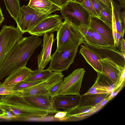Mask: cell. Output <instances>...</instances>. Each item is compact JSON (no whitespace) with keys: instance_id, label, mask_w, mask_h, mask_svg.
I'll list each match as a JSON object with an SVG mask.
<instances>
[{"instance_id":"7dc6e473","label":"cell","mask_w":125,"mask_h":125,"mask_svg":"<svg viewBox=\"0 0 125 125\" xmlns=\"http://www.w3.org/2000/svg\"><path fill=\"white\" fill-rule=\"evenodd\" d=\"M117 0L118 1V0Z\"/></svg>"},{"instance_id":"b9f144b4","label":"cell","mask_w":125,"mask_h":125,"mask_svg":"<svg viewBox=\"0 0 125 125\" xmlns=\"http://www.w3.org/2000/svg\"><path fill=\"white\" fill-rule=\"evenodd\" d=\"M4 20V17L0 7V25H1Z\"/></svg>"},{"instance_id":"ffe728a7","label":"cell","mask_w":125,"mask_h":125,"mask_svg":"<svg viewBox=\"0 0 125 125\" xmlns=\"http://www.w3.org/2000/svg\"><path fill=\"white\" fill-rule=\"evenodd\" d=\"M111 93L80 95L78 105L94 107L108 97Z\"/></svg>"},{"instance_id":"74e56055","label":"cell","mask_w":125,"mask_h":125,"mask_svg":"<svg viewBox=\"0 0 125 125\" xmlns=\"http://www.w3.org/2000/svg\"><path fill=\"white\" fill-rule=\"evenodd\" d=\"M104 7L112 8L111 2L114 0H99Z\"/></svg>"},{"instance_id":"f6af8a7d","label":"cell","mask_w":125,"mask_h":125,"mask_svg":"<svg viewBox=\"0 0 125 125\" xmlns=\"http://www.w3.org/2000/svg\"><path fill=\"white\" fill-rule=\"evenodd\" d=\"M2 83H1V82L0 81V87L1 86V85H2Z\"/></svg>"},{"instance_id":"e575fe53","label":"cell","mask_w":125,"mask_h":125,"mask_svg":"<svg viewBox=\"0 0 125 125\" xmlns=\"http://www.w3.org/2000/svg\"><path fill=\"white\" fill-rule=\"evenodd\" d=\"M61 8L68 2L67 0H48Z\"/></svg>"},{"instance_id":"603a6c76","label":"cell","mask_w":125,"mask_h":125,"mask_svg":"<svg viewBox=\"0 0 125 125\" xmlns=\"http://www.w3.org/2000/svg\"><path fill=\"white\" fill-rule=\"evenodd\" d=\"M94 107L90 106H80L78 105L67 111L66 115L63 118L61 119L66 120L72 117H76L88 112Z\"/></svg>"},{"instance_id":"8fae6325","label":"cell","mask_w":125,"mask_h":125,"mask_svg":"<svg viewBox=\"0 0 125 125\" xmlns=\"http://www.w3.org/2000/svg\"><path fill=\"white\" fill-rule=\"evenodd\" d=\"M83 43L97 53L101 59L109 58L118 65L125 67V55L116 47L93 45L88 44L84 41Z\"/></svg>"},{"instance_id":"9a60e30c","label":"cell","mask_w":125,"mask_h":125,"mask_svg":"<svg viewBox=\"0 0 125 125\" xmlns=\"http://www.w3.org/2000/svg\"><path fill=\"white\" fill-rule=\"evenodd\" d=\"M80 95H58L54 97V105L57 109L67 111L78 105Z\"/></svg>"},{"instance_id":"4dcf8cb0","label":"cell","mask_w":125,"mask_h":125,"mask_svg":"<svg viewBox=\"0 0 125 125\" xmlns=\"http://www.w3.org/2000/svg\"><path fill=\"white\" fill-rule=\"evenodd\" d=\"M90 28L93 37L98 46H109L104 39L100 34L94 30Z\"/></svg>"},{"instance_id":"ee69618b","label":"cell","mask_w":125,"mask_h":125,"mask_svg":"<svg viewBox=\"0 0 125 125\" xmlns=\"http://www.w3.org/2000/svg\"><path fill=\"white\" fill-rule=\"evenodd\" d=\"M4 113V111L2 109L0 108V114H1Z\"/></svg>"},{"instance_id":"ab89813d","label":"cell","mask_w":125,"mask_h":125,"mask_svg":"<svg viewBox=\"0 0 125 125\" xmlns=\"http://www.w3.org/2000/svg\"><path fill=\"white\" fill-rule=\"evenodd\" d=\"M120 15L121 20L123 24L125 25V10L123 11H120Z\"/></svg>"},{"instance_id":"52a82bcc","label":"cell","mask_w":125,"mask_h":125,"mask_svg":"<svg viewBox=\"0 0 125 125\" xmlns=\"http://www.w3.org/2000/svg\"><path fill=\"white\" fill-rule=\"evenodd\" d=\"M102 73L115 87L114 91L122 87L125 83V67L118 65L109 58L100 60Z\"/></svg>"},{"instance_id":"2e32d148","label":"cell","mask_w":125,"mask_h":125,"mask_svg":"<svg viewBox=\"0 0 125 125\" xmlns=\"http://www.w3.org/2000/svg\"><path fill=\"white\" fill-rule=\"evenodd\" d=\"M79 53L83 57L87 62L97 73H102L101 59L99 55L93 50L83 44L80 45Z\"/></svg>"},{"instance_id":"d4e9b609","label":"cell","mask_w":125,"mask_h":125,"mask_svg":"<svg viewBox=\"0 0 125 125\" xmlns=\"http://www.w3.org/2000/svg\"><path fill=\"white\" fill-rule=\"evenodd\" d=\"M98 17L112 28V8L104 7L101 11Z\"/></svg>"},{"instance_id":"6da1fadb","label":"cell","mask_w":125,"mask_h":125,"mask_svg":"<svg viewBox=\"0 0 125 125\" xmlns=\"http://www.w3.org/2000/svg\"><path fill=\"white\" fill-rule=\"evenodd\" d=\"M42 42L38 36L22 37L0 67V81L18 69L26 66L29 59Z\"/></svg>"},{"instance_id":"cb8c5ba5","label":"cell","mask_w":125,"mask_h":125,"mask_svg":"<svg viewBox=\"0 0 125 125\" xmlns=\"http://www.w3.org/2000/svg\"><path fill=\"white\" fill-rule=\"evenodd\" d=\"M112 92L109 88L102 85L95 80L93 85L84 94H107L111 93Z\"/></svg>"},{"instance_id":"bcb514c9","label":"cell","mask_w":125,"mask_h":125,"mask_svg":"<svg viewBox=\"0 0 125 125\" xmlns=\"http://www.w3.org/2000/svg\"><path fill=\"white\" fill-rule=\"evenodd\" d=\"M0 98H1V95H0Z\"/></svg>"},{"instance_id":"f1b7e54d","label":"cell","mask_w":125,"mask_h":125,"mask_svg":"<svg viewBox=\"0 0 125 125\" xmlns=\"http://www.w3.org/2000/svg\"><path fill=\"white\" fill-rule=\"evenodd\" d=\"M83 34L84 42L88 44L94 46H98L94 40L89 27H78Z\"/></svg>"},{"instance_id":"4316f807","label":"cell","mask_w":125,"mask_h":125,"mask_svg":"<svg viewBox=\"0 0 125 125\" xmlns=\"http://www.w3.org/2000/svg\"><path fill=\"white\" fill-rule=\"evenodd\" d=\"M112 98H113L112 96L111 93L108 97L94 106L89 112L85 114L79 115L75 118H79L80 120L92 115L99 110Z\"/></svg>"},{"instance_id":"3957f363","label":"cell","mask_w":125,"mask_h":125,"mask_svg":"<svg viewBox=\"0 0 125 125\" xmlns=\"http://www.w3.org/2000/svg\"><path fill=\"white\" fill-rule=\"evenodd\" d=\"M56 39L60 52L78 47L85 41L78 27L65 20L57 31Z\"/></svg>"},{"instance_id":"7402d4cb","label":"cell","mask_w":125,"mask_h":125,"mask_svg":"<svg viewBox=\"0 0 125 125\" xmlns=\"http://www.w3.org/2000/svg\"><path fill=\"white\" fill-rule=\"evenodd\" d=\"M6 9L10 16L16 21L21 9L19 0H3Z\"/></svg>"},{"instance_id":"f35d334b","label":"cell","mask_w":125,"mask_h":125,"mask_svg":"<svg viewBox=\"0 0 125 125\" xmlns=\"http://www.w3.org/2000/svg\"><path fill=\"white\" fill-rule=\"evenodd\" d=\"M67 114V112L66 111H59L56 113L54 117L56 118L61 119L64 117Z\"/></svg>"},{"instance_id":"ba28073f","label":"cell","mask_w":125,"mask_h":125,"mask_svg":"<svg viewBox=\"0 0 125 125\" xmlns=\"http://www.w3.org/2000/svg\"><path fill=\"white\" fill-rule=\"evenodd\" d=\"M63 76L62 72H54L46 80L21 91L20 93L18 94L23 97L39 95H48L51 89L56 84L62 81Z\"/></svg>"},{"instance_id":"d590c367","label":"cell","mask_w":125,"mask_h":125,"mask_svg":"<svg viewBox=\"0 0 125 125\" xmlns=\"http://www.w3.org/2000/svg\"><path fill=\"white\" fill-rule=\"evenodd\" d=\"M3 111V113L0 114V121H10V119L9 114L7 111L5 110Z\"/></svg>"},{"instance_id":"83f0119b","label":"cell","mask_w":125,"mask_h":125,"mask_svg":"<svg viewBox=\"0 0 125 125\" xmlns=\"http://www.w3.org/2000/svg\"><path fill=\"white\" fill-rule=\"evenodd\" d=\"M43 81L30 82L23 81L15 84L5 85L9 87L11 91H21L26 88L37 84Z\"/></svg>"},{"instance_id":"30bf717a","label":"cell","mask_w":125,"mask_h":125,"mask_svg":"<svg viewBox=\"0 0 125 125\" xmlns=\"http://www.w3.org/2000/svg\"><path fill=\"white\" fill-rule=\"evenodd\" d=\"M62 18L57 14H51L44 18L28 32L37 36L57 31L62 22Z\"/></svg>"},{"instance_id":"44dd1931","label":"cell","mask_w":125,"mask_h":125,"mask_svg":"<svg viewBox=\"0 0 125 125\" xmlns=\"http://www.w3.org/2000/svg\"><path fill=\"white\" fill-rule=\"evenodd\" d=\"M52 73L48 68L45 70L38 69L33 71L28 77L24 81L30 82L43 81L50 76Z\"/></svg>"},{"instance_id":"e0dca14e","label":"cell","mask_w":125,"mask_h":125,"mask_svg":"<svg viewBox=\"0 0 125 125\" xmlns=\"http://www.w3.org/2000/svg\"><path fill=\"white\" fill-rule=\"evenodd\" d=\"M27 5L36 11L46 15L61 9L48 0H30Z\"/></svg>"},{"instance_id":"1f68e13d","label":"cell","mask_w":125,"mask_h":125,"mask_svg":"<svg viewBox=\"0 0 125 125\" xmlns=\"http://www.w3.org/2000/svg\"><path fill=\"white\" fill-rule=\"evenodd\" d=\"M90 0L97 13L98 17L101 11L104 7L99 0Z\"/></svg>"},{"instance_id":"8992f818","label":"cell","mask_w":125,"mask_h":125,"mask_svg":"<svg viewBox=\"0 0 125 125\" xmlns=\"http://www.w3.org/2000/svg\"><path fill=\"white\" fill-rule=\"evenodd\" d=\"M85 72L83 68L77 69L64 78L54 97L58 95H80V89Z\"/></svg>"},{"instance_id":"7bdbcfd3","label":"cell","mask_w":125,"mask_h":125,"mask_svg":"<svg viewBox=\"0 0 125 125\" xmlns=\"http://www.w3.org/2000/svg\"><path fill=\"white\" fill-rule=\"evenodd\" d=\"M84 0H67L68 1H72L80 3H81L84 1Z\"/></svg>"},{"instance_id":"7c38bea8","label":"cell","mask_w":125,"mask_h":125,"mask_svg":"<svg viewBox=\"0 0 125 125\" xmlns=\"http://www.w3.org/2000/svg\"><path fill=\"white\" fill-rule=\"evenodd\" d=\"M89 27L100 34L109 46L116 47L112 29L98 17L91 16Z\"/></svg>"},{"instance_id":"d6986e66","label":"cell","mask_w":125,"mask_h":125,"mask_svg":"<svg viewBox=\"0 0 125 125\" xmlns=\"http://www.w3.org/2000/svg\"><path fill=\"white\" fill-rule=\"evenodd\" d=\"M31 13L30 7L27 5L21 7L19 16L16 21L17 27L23 34L27 32V28L31 19Z\"/></svg>"},{"instance_id":"7a4b0ae2","label":"cell","mask_w":125,"mask_h":125,"mask_svg":"<svg viewBox=\"0 0 125 125\" xmlns=\"http://www.w3.org/2000/svg\"><path fill=\"white\" fill-rule=\"evenodd\" d=\"M0 108L9 111L17 117H42L48 115L46 111L37 108L18 94H5L1 95Z\"/></svg>"},{"instance_id":"5bb4252c","label":"cell","mask_w":125,"mask_h":125,"mask_svg":"<svg viewBox=\"0 0 125 125\" xmlns=\"http://www.w3.org/2000/svg\"><path fill=\"white\" fill-rule=\"evenodd\" d=\"M33 106L46 111L49 114H54L59 111L54 105V98L48 95H39L23 97Z\"/></svg>"},{"instance_id":"8d00e7d4","label":"cell","mask_w":125,"mask_h":125,"mask_svg":"<svg viewBox=\"0 0 125 125\" xmlns=\"http://www.w3.org/2000/svg\"><path fill=\"white\" fill-rule=\"evenodd\" d=\"M11 91L7 87L4 85L2 84L0 87V95L5 94H11Z\"/></svg>"},{"instance_id":"9c48e42d","label":"cell","mask_w":125,"mask_h":125,"mask_svg":"<svg viewBox=\"0 0 125 125\" xmlns=\"http://www.w3.org/2000/svg\"><path fill=\"white\" fill-rule=\"evenodd\" d=\"M78 48L77 47L60 52L56 50L51 56V62L48 69L52 71L59 73L67 70L74 62Z\"/></svg>"},{"instance_id":"4fadbf2b","label":"cell","mask_w":125,"mask_h":125,"mask_svg":"<svg viewBox=\"0 0 125 125\" xmlns=\"http://www.w3.org/2000/svg\"><path fill=\"white\" fill-rule=\"evenodd\" d=\"M54 34L45 33L43 36L42 48L37 57L38 69L43 70L51 59V53L54 41Z\"/></svg>"},{"instance_id":"484cf974","label":"cell","mask_w":125,"mask_h":125,"mask_svg":"<svg viewBox=\"0 0 125 125\" xmlns=\"http://www.w3.org/2000/svg\"><path fill=\"white\" fill-rule=\"evenodd\" d=\"M30 7L31 12V17L27 28V32L34 27L42 20L48 16L38 12Z\"/></svg>"},{"instance_id":"ac0fdd59","label":"cell","mask_w":125,"mask_h":125,"mask_svg":"<svg viewBox=\"0 0 125 125\" xmlns=\"http://www.w3.org/2000/svg\"><path fill=\"white\" fill-rule=\"evenodd\" d=\"M26 66L21 67L13 72L5 79L2 85L15 84L26 79L32 73Z\"/></svg>"},{"instance_id":"5b68a950","label":"cell","mask_w":125,"mask_h":125,"mask_svg":"<svg viewBox=\"0 0 125 125\" xmlns=\"http://www.w3.org/2000/svg\"><path fill=\"white\" fill-rule=\"evenodd\" d=\"M60 10L65 20L78 27H89L90 15L81 3L68 1Z\"/></svg>"},{"instance_id":"277c9868","label":"cell","mask_w":125,"mask_h":125,"mask_svg":"<svg viewBox=\"0 0 125 125\" xmlns=\"http://www.w3.org/2000/svg\"><path fill=\"white\" fill-rule=\"evenodd\" d=\"M23 34L17 27L13 26H2L0 31V67L23 37Z\"/></svg>"},{"instance_id":"60d3db41","label":"cell","mask_w":125,"mask_h":125,"mask_svg":"<svg viewBox=\"0 0 125 125\" xmlns=\"http://www.w3.org/2000/svg\"><path fill=\"white\" fill-rule=\"evenodd\" d=\"M119 5L121 9H124L125 7V0H118Z\"/></svg>"},{"instance_id":"f546056e","label":"cell","mask_w":125,"mask_h":125,"mask_svg":"<svg viewBox=\"0 0 125 125\" xmlns=\"http://www.w3.org/2000/svg\"><path fill=\"white\" fill-rule=\"evenodd\" d=\"M81 4L88 11L91 16L98 17L97 13L90 0H84Z\"/></svg>"},{"instance_id":"836d02e7","label":"cell","mask_w":125,"mask_h":125,"mask_svg":"<svg viewBox=\"0 0 125 125\" xmlns=\"http://www.w3.org/2000/svg\"><path fill=\"white\" fill-rule=\"evenodd\" d=\"M125 40L123 37H122L120 39L118 45V48L120 51L124 55H125Z\"/></svg>"},{"instance_id":"d6a6232c","label":"cell","mask_w":125,"mask_h":125,"mask_svg":"<svg viewBox=\"0 0 125 125\" xmlns=\"http://www.w3.org/2000/svg\"><path fill=\"white\" fill-rule=\"evenodd\" d=\"M62 81L57 83L51 89L48 94L49 96L52 98H54L55 95L59 87L61 85Z\"/></svg>"}]
</instances>
